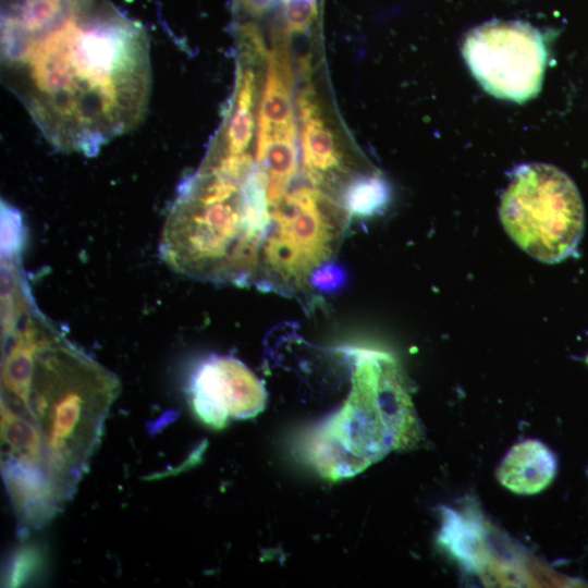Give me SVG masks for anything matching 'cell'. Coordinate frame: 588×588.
Wrapping results in <instances>:
<instances>
[{"label":"cell","mask_w":588,"mask_h":588,"mask_svg":"<svg viewBox=\"0 0 588 588\" xmlns=\"http://www.w3.org/2000/svg\"><path fill=\"white\" fill-rule=\"evenodd\" d=\"M0 51L3 85L58 150L94 156L146 117L149 36L110 0H1Z\"/></svg>","instance_id":"cell-1"},{"label":"cell","mask_w":588,"mask_h":588,"mask_svg":"<svg viewBox=\"0 0 588 588\" xmlns=\"http://www.w3.org/2000/svg\"><path fill=\"white\" fill-rule=\"evenodd\" d=\"M119 381L44 320L36 327L24 407L39 430L50 481L62 504L72 498L99 444Z\"/></svg>","instance_id":"cell-2"},{"label":"cell","mask_w":588,"mask_h":588,"mask_svg":"<svg viewBox=\"0 0 588 588\" xmlns=\"http://www.w3.org/2000/svg\"><path fill=\"white\" fill-rule=\"evenodd\" d=\"M355 370L344 406L308 444L316 468L330 479L351 477L408 444L417 432L414 409L396 363L385 353L352 350Z\"/></svg>","instance_id":"cell-3"},{"label":"cell","mask_w":588,"mask_h":588,"mask_svg":"<svg viewBox=\"0 0 588 588\" xmlns=\"http://www.w3.org/2000/svg\"><path fill=\"white\" fill-rule=\"evenodd\" d=\"M499 213L510 237L542 262L554 264L573 255L584 231V205L575 183L547 163L514 169Z\"/></svg>","instance_id":"cell-4"},{"label":"cell","mask_w":588,"mask_h":588,"mask_svg":"<svg viewBox=\"0 0 588 588\" xmlns=\"http://www.w3.org/2000/svg\"><path fill=\"white\" fill-rule=\"evenodd\" d=\"M462 53L473 76L494 97L522 103L541 88L548 51L544 37L529 23L480 24L465 35Z\"/></svg>","instance_id":"cell-5"},{"label":"cell","mask_w":588,"mask_h":588,"mask_svg":"<svg viewBox=\"0 0 588 588\" xmlns=\"http://www.w3.org/2000/svg\"><path fill=\"white\" fill-rule=\"evenodd\" d=\"M192 406L207 426L223 428L229 418H252L265 409L264 383L241 360L211 356L196 369L191 383Z\"/></svg>","instance_id":"cell-6"},{"label":"cell","mask_w":588,"mask_h":588,"mask_svg":"<svg viewBox=\"0 0 588 588\" xmlns=\"http://www.w3.org/2000/svg\"><path fill=\"white\" fill-rule=\"evenodd\" d=\"M556 468L551 450L539 440L527 439L509 450L497 468V479L516 494L530 495L551 483Z\"/></svg>","instance_id":"cell-7"},{"label":"cell","mask_w":588,"mask_h":588,"mask_svg":"<svg viewBox=\"0 0 588 588\" xmlns=\"http://www.w3.org/2000/svg\"><path fill=\"white\" fill-rule=\"evenodd\" d=\"M266 62V79L258 109L257 130L294 127V76L285 42L270 49Z\"/></svg>","instance_id":"cell-8"},{"label":"cell","mask_w":588,"mask_h":588,"mask_svg":"<svg viewBox=\"0 0 588 588\" xmlns=\"http://www.w3.org/2000/svg\"><path fill=\"white\" fill-rule=\"evenodd\" d=\"M297 110L302 123V159L304 164L331 176L342 169V154L333 132L320 115L314 90L306 87L299 94Z\"/></svg>","instance_id":"cell-9"},{"label":"cell","mask_w":588,"mask_h":588,"mask_svg":"<svg viewBox=\"0 0 588 588\" xmlns=\"http://www.w3.org/2000/svg\"><path fill=\"white\" fill-rule=\"evenodd\" d=\"M255 74L253 69L247 66L238 73L234 102L225 126V152L237 154L248 149L255 127Z\"/></svg>","instance_id":"cell-10"},{"label":"cell","mask_w":588,"mask_h":588,"mask_svg":"<svg viewBox=\"0 0 588 588\" xmlns=\"http://www.w3.org/2000/svg\"><path fill=\"white\" fill-rule=\"evenodd\" d=\"M390 200V186L379 173L352 177L345 185L342 203L350 216L370 217L382 211Z\"/></svg>","instance_id":"cell-11"},{"label":"cell","mask_w":588,"mask_h":588,"mask_svg":"<svg viewBox=\"0 0 588 588\" xmlns=\"http://www.w3.org/2000/svg\"><path fill=\"white\" fill-rule=\"evenodd\" d=\"M441 541L468 567H478L481 539L476 527L456 512L448 510L440 536Z\"/></svg>","instance_id":"cell-12"},{"label":"cell","mask_w":588,"mask_h":588,"mask_svg":"<svg viewBox=\"0 0 588 588\" xmlns=\"http://www.w3.org/2000/svg\"><path fill=\"white\" fill-rule=\"evenodd\" d=\"M45 555L39 546L25 543L12 554L7 571L4 584L7 587L23 586L37 577L44 567Z\"/></svg>","instance_id":"cell-13"},{"label":"cell","mask_w":588,"mask_h":588,"mask_svg":"<svg viewBox=\"0 0 588 588\" xmlns=\"http://www.w3.org/2000/svg\"><path fill=\"white\" fill-rule=\"evenodd\" d=\"M317 2L289 0L283 5L284 38L306 32L317 16Z\"/></svg>","instance_id":"cell-14"},{"label":"cell","mask_w":588,"mask_h":588,"mask_svg":"<svg viewBox=\"0 0 588 588\" xmlns=\"http://www.w3.org/2000/svg\"><path fill=\"white\" fill-rule=\"evenodd\" d=\"M237 46L240 58L247 65H253L267 58L268 51L255 23L246 22L238 26Z\"/></svg>","instance_id":"cell-15"},{"label":"cell","mask_w":588,"mask_h":588,"mask_svg":"<svg viewBox=\"0 0 588 588\" xmlns=\"http://www.w3.org/2000/svg\"><path fill=\"white\" fill-rule=\"evenodd\" d=\"M1 248L5 256H14L20 252L22 240L21 215L14 208L2 204L1 207Z\"/></svg>","instance_id":"cell-16"},{"label":"cell","mask_w":588,"mask_h":588,"mask_svg":"<svg viewBox=\"0 0 588 588\" xmlns=\"http://www.w3.org/2000/svg\"><path fill=\"white\" fill-rule=\"evenodd\" d=\"M310 286L321 293L333 294L344 287L346 272L334 261H328L318 267L310 277Z\"/></svg>","instance_id":"cell-17"},{"label":"cell","mask_w":588,"mask_h":588,"mask_svg":"<svg viewBox=\"0 0 588 588\" xmlns=\"http://www.w3.org/2000/svg\"><path fill=\"white\" fill-rule=\"evenodd\" d=\"M274 2L275 0H238L241 10L253 17L267 13Z\"/></svg>","instance_id":"cell-18"},{"label":"cell","mask_w":588,"mask_h":588,"mask_svg":"<svg viewBox=\"0 0 588 588\" xmlns=\"http://www.w3.org/2000/svg\"><path fill=\"white\" fill-rule=\"evenodd\" d=\"M307 1H313V2H317V0H307Z\"/></svg>","instance_id":"cell-19"},{"label":"cell","mask_w":588,"mask_h":588,"mask_svg":"<svg viewBox=\"0 0 588 588\" xmlns=\"http://www.w3.org/2000/svg\"><path fill=\"white\" fill-rule=\"evenodd\" d=\"M588 360V359H587Z\"/></svg>","instance_id":"cell-20"}]
</instances>
